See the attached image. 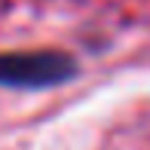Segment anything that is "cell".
<instances>
[{
	"label": "cell",
	"mask_w": 150,
	"mask_h": 150,
	"mask_svg": "<svg viewBox=\"0 0 150 150\" xmlns=\"http://www.w3.org/2000/svg\"><path fill=\"white\" fill-rule=\"evenodd\" d=\"M64 61L55 55H9L0 58V83H22V86H40V83H55L64 77Z\"/></svg>",
	"instance_id": "cell-1"
},
{
	"label": "cell",
	"mask_w": 150,
	"mask_h": 150,
	"mask_svg": "<svg viewBox=\"0 0 150 150\" xmlns=\"http://www.w3.org/2000/svg\"><path fill=\"white\" fill-rule=\"evenodd\" d=\"M110 150H150V117H141L138 122H129L122 132H117Z\"/></svg>",
	"instance_id": "cell-2"
}]
</instances>
